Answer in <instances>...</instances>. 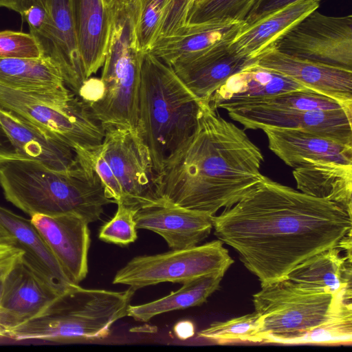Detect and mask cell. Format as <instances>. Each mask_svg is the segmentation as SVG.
Segmentation results:
<instances>
[{
  "instance_id": "obj_20",
  "label": "cell",
  "mask_w": 352,
  "mask_h": 352,
  "mask_svg": "<svg viewBox=\"0 0 352 352\" xmlns=\"http://www.w3.org/2000/svg\"><path fill=\"white\" fill-rule=\"evenodd\" d=\"M351 247L349 243L317 253L295 266L285 279L305 289L352 296Z\"/></svg>"
},
{
  "instance_id": "obj_24",
  "label": "cell",
  "mask_w": 352,
  "mask_h": 352,
  "mask_svg": "<svg viewBox=\"0 0 352 352\" xmlns=\"http://www.w3.org/2000/svg\"><path fill=\"white\" fill-rule=\"evenodd\" d=\"M79 52L87 78L103 66L111 30L106 0H70Z\"/></svg>"
},
{
  "instance_id": "obj_4",
  "label": "cell",
  "mask_w": 352,
  "mask_h": 352,
  "mask_svg": "<svg viewBox=\"0 0 352 352\" xmlns=\"http://www.w3.org/2000/svg\"><path fill=\"white\" fill-rule=\"evenodd\" d=\"M202 105L172 67L149 52L144 54L136 129L157 176L170 155L195 130Z\"/></svg>"
},
{
  "instance_id": "obj_13",
  "label": "cell",
  "mask_w": 352,
  "mask_h": 352,
  "mask_svg": "<svg viewBox=\"0 0 352 352\" xmlns=\"http://www.w3.org/2000/svg\"><path fill=\"white\" fill-rule=\"evenodd\" d=\"M65 290L46 280L23 253L7 274L0 300V326L6 337L39 315Z\"/></svg>"
},
{
  "instance_id": "obj_34",
  "label": "cell",
  "mask_w": 352,
  "mask_h": 352,
  "mask_svg": "<svg viewBox=\"0 0 352 352\" xmlns=\"http://www.w3.org/2000/svg\"><path fill=\"white\" fill-rule=\"evenodd\" d=\"M170 1L140 0L137 41L142 52H149L159 38Z\"/></svg>"
},
{
  "instance_id": "obj_7",
  "label": "cell",
  "mask_w": 352,
  "mask_h": 352,
  "mask_svg": "<svg viewBox=\"0 0 352 352\" xmlns=\"http://www.w3.org/2000/svg\"><path fill=\"white\" fill-rule=\"evenodd\" d=\"M0 109L47 130L88 161L101 151L104 129L90 104L78 96L70 100L36 96L0 85Z\"/></svg>"
},
{
  "instance_id": "obj_29",
  "label": "cell",
  "mask_w": 352,
  "mask_h": 352,
  "mask_svg": "<svg viewBox=\"0 0 352 352\" xmlns=\"http://www.w3.org/2000/svg\"><path fill=\"white\" fill-rule=\"evenodd\" d=\"M225 272L206 274L187 281L177 291L155 300L141 305H130L127 316L140 322L166 312L200 306L219 289Z\"/></svg>"
},
{
  "instance_id": "obj_47",
  "label": "cell",
  "mask_w": 352,
  "mask_h": 352,
  "mask_svg": "<svg viewBox=\"0 0 352 352\" xmlns=\"http://www.w3.org/2000/svg\"><path fill=\"white\" fill-rule=\"evenodd\" d=\"M14 246L5 244H0V255L6 254L12 250Z\"/></svg>"
},
{
  "instance_id": "obj_23",
  "label": "cell",
  "mask_w": 352,
  "mask_h": 352,
  "mask_svg": "<svg viewBox=\"0 0 352 352\" xmlns=\"http://www.w3.org/2000/svg\"><path fill=\"white\" fill-rule=\"evenodd\" d=\"M261 130L270 149L293 168L303 159L352 165V146L300 130L275 127Z\"/></svg>"
},
{
  "instance_id": "obj_35",
  "label": "cell",
  "mask_w": 352,
  "mask_h": 352,
  "mask_svg": "<svg viewBox=\"0 0 352 352\" xmlns=\"http://www.w3.org/2000/svg\"><path fill=\"white\" fill-rule=\"evenodd\" d=\"M117 205L113 217L100 228L98 238L108 243L126 246L138 238L135 216L138 210L122 204Z\"/></svg>"
},
{
  "instance_id": "obj_42",
  "label": "cell",
  "mask_w": 352,
  "mask_h": 352,
  "mask_svg": "<svg viewBox=\"0 0 352 352\" xmlns=\"http://www.w3.org/2000/svg\"><path fill=\"white\" fill-rule=\"evenodd\" d=\"M23 253V252L21 249L15 247L10 252L0 255V300L7 274ZM1 338L6 337L0 326V338Z\"/></svg>"
},
{
  "instance_id": "obj_40",
  "label": "cell",
  "mask_w": 352,
  "mask_h": 352,
  "mask_svg": "<svg viewBox=\"0 0 352 352\" xmlns=\"http://www.w3.org/2000/svg\"><path fill=\"white\" fill-rule=\"evenodd\" d=\"M298 1L300 0H256L245 19L243 27L250 26L277 10Z\"/></svg>"
},
{
  "instance_id": "obj_19",
  "label": "cell",
  "mask_w": 352,
  "mask_h": 352,
  "mask_svg": "<svg viewBox=\"0 0 352 352\" xmlns=\"http://www.w3.org/2000/svg\"><path fill=\"white\" fill-rule=\"evenodd\" d=\"M211 215L168 204L139 209L135 216L137 229L161 236L171 250L199 245L212 229Z\"/></svg>"
},
{
  "instance_id": "obj_11",
  "label": "cell",
  "mask_w": 352,
  "mask_h": 352,
  "mask_svg": "<svg viewBox=\"0 0 352 352\" xmlns=\"http://www.w3.org/2000/svg\"><path fill=\"white\" fill-rule=\"evenodd\" d=\"M101 153L122 188L121 204L138 210L162 204L157 195V175L137 129H106Z\"/></svg>"
},
{
  "instance_id": "obj_44",
  "label": "cell",
  "mask_w": 352,
  "mask_h": 352,
  "mask_svg": "<svg viewBox=\"0 0 352 352\" xmlns=\"http://www.w3.org/2000/svg\"><path fill=\"white\" fill-rule=\"evenodd\" d=\"M173 330L176 336L180 340L188 339L195 334L194 324L189 320H182L177 322Z\"/></svg>"
},
{
  "instance_id": "obj_25",
  "label": "cell",
  "mask_w": 352,
  "mask_h": 352,
  "mask_svg": "<svg viewBox=\"0 0 352 352\" xmlns=\"http://www.w3.org/2000/svg\"><path fill=\"white\" fill-rule=\"evenodd\" d=\"M319 6L320 0H300L250 26L242 25L230 46L239 54L256 59L274 48L290 29L316 10Z\"/></svg>"
},
{
  "instance_id": "obj_17",
  "label": "cell",
  "mask_w": 352,
  "mask_h": 352,
  "mask_svg": "<svg viewBox=\"0 0 352 352\" xmlns=\"http://www.w3.org/2000/svg\"><path fill=\"white\" fill-rule=\"evenodd\" d=\"M302 89H308L285 75L254 63L228 78L206 102L212 109L228 111Z\"/></svg>"
},
{
  "instance_id": "obj_30",
  "label": "cell",
  "mask_w": 352,
  "mask_h": 352,
  "mask_svg": "<svg viewBox=\"0 0 352 352\" xmlns=\"http://www.w3.org/2000/svg\"><path fill=\"white\" fill-rule=\"evenodd\" d=\"M256 0H195L186 25L243 22Z\"/></svg>"
},
{
  "instance_id": "obj_38",
  "label": "cell",
  "mask_w": 352,
  "mask_h": 352,
  "mask_svg": "<svg viewBox=\"0 0 352 352\" xmlns=\"http://www.w3.org/2000/svg\"><path fill=\"white\" fill-rule=\"evenodd\" d=\"M195 0H170L160 32V36L173 34L186 25L187 17Z\"/></svg>"
},
{
  "instance_id": "obj_46",
  "label": "cell",
  "mask_w": 352,
  "mask_h": 352,
  "mask_svg": "<svg viewBox=\"0 0 352 352\" xmlns=\"http://www.w3.org/2000/svg\"><path fill=\"white\" fill-rule=\"evenodd\" d=\"M18 0H0V7H5L15 11Z\"/></svg>"
},
{
  "instance_id": "obj_22",
  "label": "cell",
  "mask_w": 352,
  "mask_h": 352,
  "mask_svg": "<svg viewBox=\"0 0 352 352\" xmlns=\"http://www.w3.org/2000/svg\"><path fill=\"white\" fill-rule=\"evenodd\" d=\"M243 25L236 21L186 25L171 35L159 37L149 52L173 67L213 47L230 44Z\"/></svg>"
},
{
  "instance_id": "obj_3",
  "label": "cell",
  "mask_w": 352,
  "mask_h": 352,
  "mask_svg": "<svg viewBox=\"0 0 352 352\" xmlns=\"http://www.w3.org/2000/svg\"><path fill=\"white\" fill-rule=\"evenodd\" d=\"M67 171L50 169L35 161L14 158L0 162V186L6 200L28 214H74L88 224L115 201L106 194L92 164L81 157Z\"/></svg>"
},
{
  "instance_id": "obj_48",
  "label": "cell",
  "mask_w": 352,
  "mask_h": 352,
  "mask_svg": "<svg viewBox=\"0 0 352 352\" xmlns=\"http://www.w3.org/2000/svg\"><path fill=\"white\" fill-rule=\"evenodd\" d=\"M116 0H106L108 5L110 6L116 1Z\"/></svg>"
},
{
  "instance_id": "obj_27",
  "label": "cell",
  "mask_w": 352,
  "mask_h": 352,
  "mask_svg": "<svg viewBox=\"0 0 352 352\" xmlns=\"http://www.w3.org/2000/svg\"><path fill=\"white\" fill-rule=\"evenodd\" d=\"M0 228L23 252V258L41 276L54 286L65 290L72 284L30 219L0 206Z\"/></svg>"
},
{
  "instance_id": "obj_18",
  "label": "cell",
  "mask_w": 352,
  "mask_h": 352,
  "mask_svg": "<svg viewBox=\"0 0 352 352\" xmlns=\"http://www.w3.org/2000/svg\"><path fill=\"white\" fill-rule=\"evenodd\" d=\"M0 123L21 158L57 171H67L80 164L74 150L58 136L22 117L0 109Z\"/></svg>"
},
{
  "instance_id": "obj_28",
  "label": "cell",
  "mask_w": 352,
  "mask_h": 352,
  "mask_svg": "<svg viewBox=\"0 0 352 352\" xmlns=\"http://www.w3.org/2000/svg\"><path fill=\"white\" fill-rule=\"evenodd\" d=\"M0 85L36 96L72 94L58 68L43 57L0 58Z\"/></svg>"
},
{
  "instance_id": "obj_31",
  "label": "cell",
  "mask_w": 352,
  "mask_h": 352,
  "mask_svg": "<svg viewBox=\"0 0 352 352\" xmlns=\"http://www.w3.org/2000/svg\"><path fill=\"white\" fill-rule=\"evenodd\" d=\"M261 323V316L254 311L226 321L214 322L199 331L198 337L221 344L236 342H261L258 337Z\"/></svg>"
},
{
  "instance_id": "obj_33",
  "label": "cell",
  "mask_w": 352,
  "mask_h": 352,
  "mask_svg": "<svg viewBox=\"0 0 352 352\" xmlns=\"http://www.w3.org/2000/svg\"><path fill=\"white\" fill-rule=\"evenodd\" d=\"M251 105L280 110L338 111L344 109L352 113V109L346 108L338 101L310 89L289 91Z\"/></svg>"
},
{
  "instance_id": "obj_39",
  "label": "cell",
  "mask_w": 352,
  "mask_h": 352,
  "mask_svg": "<svg viewBox=\"0 0 352 352\" xmlns=\"http://www.w3.org/2000/svg\"><path fill=\"white\" fill-rule=\"evenodd\" d=\"M91 164L101 179L107 197L118 204L122 202V188L101 151L92 160Z\"/></svg>"
},
{
  "instance_id": "obj_6",
  "label": "cell",
  "mask_w": 352,
  "mask_h": 352,
  "mask_svg": "<svg viewBox=\"0 0 352 352\" xmlns=\"http://www.w3.org/2000/svg\"><path fill=\"white\" fill-rule=\"evenodd\" d=\"M351 297L305 289L286 279L262 286L253 295L255 311L261 316V342L295 344L351 303Z\"/></svg>"
},
{
  "instance_id": "obj_21",
  "label": "cell",
  "mask_w": 352,
  "mask_h": 352,
  "mask_svg": "<svg viewBox=\"0 0 352 352\" xmlns=\"http://www.w3.org/2000/svg\"><path fill=\"white\" fill-rule=\"evenodd\" d=\"M256 59L243 56L230 44L221 45L172 67L187 88L200 100L207 102L228 78Z\"/></svg>"
},
{
  "instance_id": "obj_2",
  "label": "cell",
  "mask_w": 352,
  "mask_h": 352,
  "mask_svg": "<svg viewBox=\"0 0 352 352\" xmlns=\"http://www.w3.org/2000/svg\"><path fill=\"white\" fill-rule=\"evenodd\" d=\"M263 160L243 130L203 102L195 130L157 176V195L162 204L214 216L260 182Z\"/></svg>"
},
{
  "instance_id": "obj_9",
  "label": "cell",
  "mask_w": 352,
  "mask_h": 352,
  "mask_svg": "<svg viewBox=\"0 0 352 352\" xmlns=\"http://www.w3.org/2000/svg\"><path fill=\"white\" fill-rule=\"evenodd\" d=\"M144 52L131 41L109 46L103 64L102 98L90 104L104 131L136 129L141 69Z\"/></svg>"
},
{
  "instance_id": "obj_5",
  "label": "cell",
  "mask_w": 352,
  "mask_h": 352,
  "mask_svg": "<svg viewBox=\"0 0 352 352\" xmlns=\"http://www.w3.org/2000/svg\"><path fill=\"white\" fill-rule=\"evenodd\" d=\"M135 289H85L72 285L35 318L13 329L17 340L75 342L108 336L111 327L127 316Z\"/></svg>"
},
{
  "instance_id": "obj_37",
  "label": "cell",
  "mask_w": 352,
  "mask_h": 352,
  "mask_svg": "<svg viewBox=\"0 0 352 352\" xmlns=\"http://www.w3.org/2000/svg\"><path fill=\"white\" fill-rule=\"evenodd\" d=\"M15 12L28 23L30 34H38L49 22L47 0H18Z\"/></svg>"
},
{
  "instance_id": "obj_15",
  "label": "cell",
  "mask_w": 352,
  "mask_h": 352,
  "mask_svg": "<svg viewBox=\"0 0 352 352\" xmlns=\"http://www.w3.org/2000/svg\"><path fill=\"white\" fill-rule=\"evenodd\" d=\"M30 219L69 281L79 285L88 273L89 224L74 214H35Z\"/></svg>"
},
{
  "instance_id": "obj_36",
  "label": "cell",
  "mask_w": 352,
  "mask_h": 352,
  "mask_svg": "<svg viewBox=\"0 0 352 352\" xmlns=\"http://www.w3.org/2000/svg\"><path fill=\"white\" fill-rule=\"evenodd\" d=\"M40 47L30 33L0 32V58H39Z\"/></svg>"
},
{
  "instance_id": "obj_16",
  "label": "cell",
  "mask_w": 352,
  "mask_h": 352,
  "mask_svg": "<svg viewBox=\"0 0 352 352\" xmlns=\"http://www.w3.org/2000/svg\"><path fill=\"white\" fill-rule=\"evenodd\" d=\"M352 109V70L288 56L272 48L255 62Z\"/></svg>"
},
{
  "instance_id": "obj_26",
  "label": "cell",
  "mask_w": 352,
  "mask_h": 352,
  "mask_svg": "<svg viewBox=\"0 0 352 352\" xmlns=\"http://www.w3.org/2000/svg\"><path fill=\"white\" fill-rule=\"evenodd\" d=\"M293 176L299 191L336 203L352 215V165L303 159Z\"/></svg>"
},
{
  "instance_id": "obj_32",
  "label": "cell",
  "mask_w": 352,
  "mask_h": 352,
  "mask_svg": "<svg viewBox=\"0 0 352 352\" xmlns=\"http://www.w3.org/2000/svg\"><path fill=\"white\" fill-rule=\"evenodd\" d=\"M351 343L352 304L349 303L297 340L295 344L351 345Z\"/></svg>"
},
{
  "instance_id": "obj_8",
  "label": "cell",
  "mask_w": 352,
  "mask_h": 352,
  "mask_svg": "<svg viewBox=\"0 0 352 352\" xmlns=\"http://www.w3.org/2000/svg\"><path fill=\"white\" fill-rule=\"evenodd\" d=\"M234 263L220 240L196 246L133 258L115 274L113 284L136 291L161 283L183 284L203 275L226 272Z\"/></svg>"
},
{
  "instance_id": "obj_10",
  "label": "cell",
  "mask_w": 352,
  "mask_h": 352,
  "mask_svg": "<svg viewBox=\"0 0 352 352\" xmlns=\"http://www.w3.org/2000/svg\"><path fill=\"white\" fill-rule=\"evenodd\" d=\"M274 48L300 59L352 70V16H330L314 10Z\"/></svg>"
},
{
  "instance_id": "obj_41",
  "label": "cell",
  "mask_w": 352,
  "mask_h": 352,
  "mask_svg": "<svg viewBox=\"0 0 352 352\" xmlns=\"http://www.w3.org/2000/svg\"><path fill=\"white\" fill-rule=\"evenodd\" d=\"M103 94L104 85L101 79L89 77L85 80L77 96L91 104L99 100Z\"/></svg>"
},
{
  "instance_id": "obj_12",
  "label": "cell",
  "mask_w": 352,
  "mask_h": 352,
  "mask_svg": "<svg viewBox=\"0 0 352 352\" xmlns=\"http://www.w3.org/2000/svg\"><path fill=\"white\" fill-rule=\"evenodd\" d=\"M247 129L275 127L303 131L352 146V113L346 110H280L251 105L227 111Z\"/></svg>"
},
{
  "instance_id": "obj_1",
  "label": "cell",
  "mask_w": 352,
  "mask_h": 352,
  "mask_svg": "<svg viewBox=\"0 0 352 352\" xmlns=\"http://www.w3.org/2000/svg\"><path fill=\"white\" fill-rule=\"evenodd\" d=\"M212 221L214 235L238 252L261 287L285 279L317 253L352 242V215L343 208L264 175Z\"/></svg>"
},
{
  "instance_id": "obj_43",
  "label": "cell",
  "mask_w": 352,
  "mask_h": 352,
  "mask_svg": "<svg viewBox=\"0 0 352 352\" xmlns=\"http://www.w3.org/2000/svg\"><path fill=\"white\" fill-rule=\"evenodd\" d=\"M14 158H21L0 123V162Z\"/></svg>"
},
{
  "instance_id": "obj_45",
  "label": "cell",
  "mask_w": 352,
  "mask_h": 352,
  "mask_svg": "<svg viewBox=\"0 0 352 352\" xmlns=\"http://www.w3.org/2000/svg\"><path fill=\"white\" fill-rule=\"evenodd\" d=\"M0 244L10 245L15 247V241L14 239L1 228Z\"/></svg>"
},
{
  "instance_id": "obj_14",
  "label": "cell",
  "mask_w": 352,
  "mask_h": 352,
  "mask_svg": "<svg viewBox=\"0 0 352 352\" xmlns=\"http://www.w3.org/2000/svg\"><path fill=\"white\" fill-rule=\"evenodd\" d=\"M50 19L38 34L33 35L41 57L59 69L66 87L78 95L87 79L79 52L70 0H47Z\"/></svg>"
}]
</instances>
